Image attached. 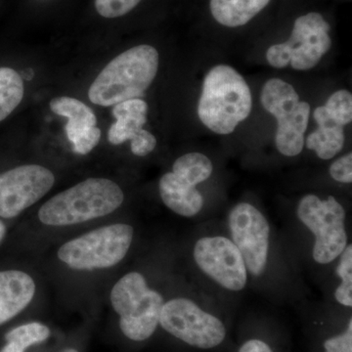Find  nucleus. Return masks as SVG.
Returning a JSON list of instances; mask_svg holds the SVG:
<instances>
[{"instance_id":"nucleus-1","label":"nucleus","mask_w":352,"mask_h":352,"mask_svg":"<svg viewBox=\"0 0 352 352\" xmlns=\"http://www.w3.org/2000/svg\"><path fill=\"white\" fill-rule=\"evenodd\" d=\"M159 69V52L148 44L134 46L113 59L105 67L88 91L96 105H116L138 98L152 85Z\"/></svg>"},{"instance_id":"nucleus-2","label":"nucleus","mask_w":352,"mask_h":352,"mask_svg":"<svg viewBox=\"0 0 352 352\" xmlns=\"http://www.w3.org/2000/svg\"><path fill=\"white\" fill-rule=\"evenodd\" d=\"M252 108L249 85L232 67L219 65L208 72L199 100L201 122L217 134H230L248 119Z\"/></svg>"},{"instance_id":"nucleus-3","label":"nucleus","mask_w":352,"mask_h":352,"mask_svg":"<svg viewBox=\"0 0 352 352\" xmlns=\"http://www.w3.org/2000/svg\"><path fill=\"white\" fill-rule=\"evenodd\" d=\"M124 200L117 183L107 178H88L43 204L38 219L45 226H75L112 214Z\"/></svg>"},{"instance_id":"nucleus-4","label":"nucleus","mask_w":352,"mask_h":352,"mask_svg":"<svg viewBox=\"0 0 352 352\" xmlns=\"http://www.w3.org/2000/svg\"><path fill=\"white\" fill-rule=\"evenodd\" d=\"M111 302L120 317V327L129 340L149 339L159 325L164 305L161 294L148 287L142 274L127 273L113 287Z\"/></svg>"},{"instance_id":"nucleus-5","label":"nucleus","mask_w":352,"mask_h":352,"mask_svg":"<svg viewBox=\"0 0 352 352\" xmlns=\"http://www.w3.org/2000/svg\"><path fill=\"white\" fill-rule=\"evenodd\" d=\"M133 234V227L129 224L100 227L65 243L58 258L76 270L113 267L126 256Z\"/></svg>"},{"instance_id":"nucleus-6","label":"nucleus","mask_w":352,"mask_h":352,"mask_svg":"<svg viewBox=\"0 0 352 352\" xmlns=\"http://www.w3.org/2000/svg\"><path fill=\"white\" fill-rule=\"evenodd\" d=\"M263 108L276 118L275 143L278 151L287 157L298 156L305 146V133L309 120L310 105L300 100L289 83L271 78L261 90Z\"/></svg>"},{"instance_id":"nucleus-7","label":"nucleus","mask_w":352,"mask_h":352,"mask_svg":"<svg viewBox=\"0 0 352 352\" xmlns=\"http://www.w3.org/2000/svg\"><path fill=\"white\" fill-rule=\"evenodd\" d=\"M330 25L319 13H308L296 20L288 41L270 46L268 63L282 69L291 65L298 71L314 68L332 46Z\"/></svg>"},{"instance_id":"nucleus-8","label":"nucleus","mask_w":352,"mask_h":352,"mask_svg":"<svg viewBox=\"0 0 352 352\" xmlns=\"http://www.w3.org/2000/svg\"><path fill=\"white\" fill-rule=\"evenodd\" d=\"M298 219L314 233V258L316 263L328 264L340 256L347 245L344 221L346 212L333 196L321 200L309 194L298 206Z\"/></svg>"},{"instance_id":"nucleus-9","label":"nucleus","mask_w":352,"mask_h":352,"mask_svg":"<svg viewBox=\"0 0 352 352\" xmlns=\"http://www.w3.org/2000/svg\"><path fill=\"white\" fill-rule=\"evenodd\" d=\"M159 323L170 335L198 349H212L226 339L223 323L188 298L164 303Z\"/></svg>"},{"instance_id":"nucleus-10","label":"nucleus","mask_w":352,"mask_h":352,"mask_svg":"<svg viewBox=\"0 0 352 352\" xmlns=\"http://www.w3.org/2000/svg\"><path fill=\"white\" fill-rule=\"evenodd\" d=\"M228 226L232 242L242 254L247 270L254 276L263 274L270 252L267 219L251 204L240 203L231 210Z\"/></svg>"},{"instance_id":"nucleus-11","label":"nucleus","mask_w":352,"mask_h":352,"mask_svg":"<svg viewBox=\"0 0 352 352\" xmlns=\"http://www.w3.org/2000/svg\"><path fill=\"white\" fill-rule=\"evenodd\" d=\"M54 182V175L38 164H25L0 173V217H17L43 198Z\"/></svg>"},{"instance_id":"nucleus-12","label":"nucleus","mask_w":352,"mask_h":352,"mask_svg":"<svg viewBox=\"0 0 352 352\" xmlns=\"http://www.w3.org/2000/svg\"><path fill=\"white\" fill-rule=\"evenodd\" d=\"M197 265L208 277L229 291H242L247 285L244 258L236 245L222 236L204 237L194 248Z\"/></svg>"},{"instance_id":"nucleus-13","label":"nucleus","mask_w":352,"mask_h":352,"mask_svg":"<svg viewBox=\"0 0 352 352\" xmlns=\"http://www.w3.org/2000/svg\"><path fill=\"white\" fill-rule=\"evenodd\" d=\"M36 284L23 271L0 272V325L24 310L34 298Z\"/></svg>"},{"instance_id":"nucleus-14","label":"nucleus","mask_w":352,"mask_h":352,"mask_svg":"<svg viewBox=\"0 0 352 352\" xmlns=\"http://www.w3.org/2000/svg\"><path fill=\"white\" fill-rule=\"evenodd\" d=\"M159 190L164 205L182 217H195L203 208L204 199L200 191L173 171L162 176Z\"/></svg>"},{"instance_id":"nucleus-15","label":"nucleus","mask_w":352,"mask_h":352,"mask_svg":"<svg viewBox=\"0 0 352 352\" xmlns=\"http://www.w3.org/2000/svg\"><path fill=\"white\" fill-rule=\"evenodd\" d=\"M147 103L142 99H129L116 104L112 113L117 122L109 129V142L113 145H120L131 140L143 129L147 122Z\"/></svg>"},{"instance_id":"nucleus-16","label":"nucleus","mask_w":352,"mask_h":352,"mask_svg":"<svg viewBox=\"0 0 352 352\" xmlns=\"http://www.w3.org/2000/svg\"><path fill=\"white\" fill-rule=\"evenodd\" d=\"M314 117L318 129L308 135L305 144L320 159H333L344 147V126H340L329 116L324 106L315 109Z\"/></svg>"},{"instance_id":"nucleus-17","label":"nucleus","mask_w":352,"mask_h":352,"mask_svg":"<svg viewBox=\"0 0 352 352\" xmlns=\"http://www.w3.org/2000/svg\"><path fill=\"white\" fill-rule=\"evenodd\" d=\"M270 0H210V11L219 24L241 27L258 15Z\"/></svg>"},{"instance_id":"nucleus-18","label":"nucleus","mask_w":352,"mask_h":352,"mask_svg":"<svg viewBox=\"0 0 352 352\" xmlns=\"http://www.w3.org/2000/svg\"><path fill=\"white\" fill-rule=\"evenodd\" d=\"M50 106L53 113L68 118L66 132L69 141L85 129L96 126L97 119L94 111L78 99L68 96L56 97L50 101Z\"/></svg>"},{"instance_id":"nucleus-19","label":"nucleus","mask_w":352,"mask_h":352,"mask_svg":"<svg viewBox=\"0 0 352 352\" xmlns=\"http://www.w3.org/2000/svg\"><path fill=\"white\" fill-rule=\"evenodd\" d=\"M22 76L11 68H0V122L19 106L24 97Z\"/></svg>"},{"instance_id":"nucleus-20","label":"nucleus","mask_w":352,"mask_h":352,"mask_svg":"<svg viewBox=\"0 0 352 352\" xmlns=\"http://www.w3.org/2000/svg\"><path fill=\"white\" fill-rule=\"evenodd\" d=\"M214 170L212 161L201 153H189L178 157L173 166V173L194 186L206 182Z\"/></svg>"},{"instance_id":"nucleus-21","label":"nucleus","mask_w":352,"mask_h":352,"mask_svg":"<svg viewBox=\"0 0 352 352\" xmlns=\"http://www.w3.org/2000/svg\"><path fill=\"white\" fill-rule=\"evenodd\" d=\"M50 336V328L38 322H32L7 333L6 340L25 351L28 347L47 340Z\"/></svg>"},{"instance_id":"nucleus-22","label":"nucleus","mask_w":352,"mask_h":352,"mask_svg":"<svg viewBox=\"0 0 352 352\" xmlns=\"http://www.w3.org/2000/svg\"><path fill=\"white\" fill-rule=\"evenodd\" d=\"M338 276L342 279L335 292L337 302L346 307H352V245H346L340 254L337 267Z\"/></svg>"},{"instance_id":"nucleus-23","label":"nucleus","mask_w":352,"mask_h":352,"mask_svg":"<svg viewBox=\"0 0 352 352\" xmlns=\"http://www.w3.org/2000/svg\"><path fill=\"white\" fill-rule=\"evenodd\" d=\"M331 118L340 126L351 124L352 120V95L347 90H339L331 95L324 106Z\"/></svg>"},{"instance_id":"nucleus-24","label":"nucleus","mask_w":352,"mask_h":352,"mask_svg":"<svg viewBox=\"0 0 352 352\" xmlns=\"http://www.w3.org/2000/svg\"><path fill=\"white\" fill-rule=\"evenodd\" d=\"M143 0H94L95 12L105 20L126 17L138 8Z\"/></svg>"},{"instance_id":"nucleus-25","label":"nucleus","mask_w":352,"mask_h":352,"mask_svg":"<svg viewBox=\"0 0 352 352\" xmlns=\"http://www.w3.org/2000/svg\"><path fill=\"white\" fill-rule=\"evenodd\" d=\"M100 138V129L92 126L78 133L69 142L73 145V151L76 154L87 155L98 145Z\"/></svg>"},{"instance_id":"nucleus-26","label":"nucleus","mask_w":352,"mask_h":352,"mask_svg":"<svg viewBox=\"0 0 352 352\" xmlns=\"http://www.w3.org/2000/svg\"><path fill=\"white\" fill-rule=\"evenodd\" d=\"M157 145V139L154 135L145 129L140 131L131 140V152L135 156L145 157L154 151Z\"/></svg>"},{"instance_id":"nucleus-27","label":"nucleus","mask_w":352,"mask_h":352,"mask_svg":"<svg viewBox=\"0 0 352 352\" xmlns=\"http://www.w3.org/2000/svg\"><path fill=\"white\" fill-rule=\"evenodd\" d=\"M331 177L336 182L340 183L352 182V154L344 155L340 157L337 161L331 164L330 170Z\"/></svg>"},{"instance_id":"nucleus-28","label":"nucleus","mask_w":352,"mask_h":352,"mask_svg":"<svg viewBox=\"0 0 352 352\" xmlns=\"http://www.w3.org/2000/svg\"><path fill=\"white\" fill-rule=\"evenodd\" d=\"M326 352H352V320H349L346 332L330 338L324 342Z\"/></svg>"},{"instance_id":"nucleus-29","label":"nucleus","mask_w":352,"mask_h":352,"mask_svg":"<svg viewBox=\"0 0 352 352\" xmlns=\"http://www.w3.org/2000/svg\"><path fill=\"white\" fill-rule=\"evenodd\" d=\"M239 352H273L266 342L261 340H250L245 342Z\"/></svg>"},{"instance_id":"nucleus-30","label":"nucleus","mask_w":352,"mask_h":352,"mask_svg":"<svg viewBox=\"0 0 352 352\" xmlns=\"http://www.w3.org/2000/svg\"><path fill=\"white\" fill-rule=\"evenodd\" d=\"M22 349H20L19 346H16V344H11V342H7L6 346L0 351V352H24Z\"/></svg>"},{"instance_id":"nucleus-31","label":"nucleus","mask_w":352,"mask_h":352,"mask_svg":"<svg viewBox=\"0 0 352 352\" xmlns=\"http://www.w3.org/2000/svg\"><path fill=\"white\" fill-rule=\"evenodd\" d=\"M6 228L4 226L3 222L0 221V243L3 240L4 236H6Z\"/></svg>"},{"instance_id":"nucleus-32","label":"nucleus","mask_w":352,"mask_h":352,"mask_svg":"<svg viewBox=\"0 0 352 352\" xmlns=\"http://www.w3.org/2000/svg\"><path fill=\"white\" fill-rule=\"evenodd\" d=\"M63 352H78V351H76V349H66V351H64Z\"/></svg>"},{"instance_id":"nucleus-33","label":"nucleus","mask_w":352,"mask_h":352,"mask_svg":"<svg viewBox=\"0 0 352 352\" xmlns=\"http://www.w3.org/2000/svg\"><path fill=\"white\" fill-rule=\"evenodd\" d=\"M38 1H39V2H47V1H50V0H38Z\"/></svg>"}]
</instances>
